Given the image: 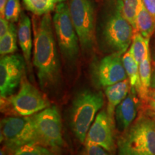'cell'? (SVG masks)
I'll use <instances>...</instances> for the list:
<instances>
[{
    "mask_svg": "<svg viewBox=\"0 0 155 155\" xmlns=\"http://www.w3.org/2000/svg\"><path fill=\"white\" fill-rule=\"evenodd\" d=\"M50 13L43 15L35 32L33 64L42 89L55 86L60 80V61Z\"/></svg>",
    "mask_w": 155,
    "mask_h": 155,
    "instance_id": "6da1fadb",
    "label": "cell"
},
{
    "mask_svg": "<svg viewBox=\"0 0 155 155\" xmlns=\"http://www.w3.org/2000/svg\"><path fill=\"white\" fill-rule=\"evenodd\" d=\"M134 32L122 14L121 0H116L103 12L98 23L97 38L100 47L107 53L124 54L131 44Z\"/></svg>",
    "mask_w": 155,
    "mask_h": 155,
    "instance_id": "7a4b0ae2",
    "label": "cell"
},
{
    "mask_svg": "<svg viewBox=\"0 0 155 155\" xmlns=\"http://www.w3.org/2000/svg\"><path fill=\"white\" fill-rule=\"evenodd\" d=\"M118 155H155V121L147 112L120 137Z\"/></svg>",
    "mask_w": 155,
    "mask_h": 155,
    "instance_id": "3957f363",
    "label": "cell"
},
{
    "mask_svg": "<svg viewBox=\"0 0 155 155\" xmlns=\"http://www.w3.org/2000/svg\"><path fill=\"white\" fill-rule=\"evenodd\" d=\"M104 98L102 92L83 90L73 99L70 111V124L75 137L85 143L87 134L96 114L103 107Z\"/></svg>",
    "mask_w": 155,
    "mask_h": 155,
    "instance_id": "277c9868",
    "label": "cell"
},
{
    "mask_svg": "<svg viewBox=\"0 0 155 155\" xmlns=\"http://www.w3.org/2000/svg\"><path fill=\"white\" fill-rule=\"evenodd\" d=\"M50 106L46 96L25 76L16 94L1 98V111L9 116H32Z\"/></svg>",
    "mask_w": 155,
    "mask_h": 155,
    "instance_id": "5b68a950",
    "label": "cell"
},
{
    "mask_svg": "<svg viewBox=\"0 0 155 155\" xmlns=\"http://www.w3.org/2000/svg\"><path fill=\"white\" fill-rule=\"evenodd\" d=\"M1 142L14 152L24 145L40 144L33 116H9L2 119Z\"/></svg>",
    "mask_w": 155,
    "mask_h": 155,
    "instance_id": "8992f818",
    "label": "cell"
},
{
    "mask_svg": "<svg viewBox=\"0 0 155 155\" xmlns=\"http://www.w3.org/2000/svg\"><path fill=\"white\" fill-rule=\"evenodd\" d=\"M53 22L62 55L70 63H74L79 55V39L68 4L61 2L56 6Z\"/></svg>",
    "mask_w": 155,
    "mask_h": 155,
    "instance_id": "52a82bcc",
    "label": "cell"
},
{
    "mask_svg": "<svg viewBox=\"0 0 155 155\" xmlns=\"http://www.w3.org/2000/svg\"><path fill=\"white\" fill-rule=\"evenodd\" d=\"M71 19L83 50L88 52L95 42L94 5L91 0H71L69 3Z\"/></svg>",
    "mask_w": 155,
    "mask_h": 155,
    "instance_id": "ba28073f",
    "label": "cell"
},
{
    "mask_svg": "<svg viewBox=\"0 0 155 155\" xmlns=\"http://www.w3.org/2000/svg\"><path fill=\"white\" fill-rule=\"evenodd\" d=\"M32 116L40 144L53 149L63 147L62 121L58 108L55 106H49Z\"/></svg>",
    "mask_w": 155,
    "mask_h": 155,
    "instance_id": "9c48e42d",
    "label": "cell"
},
{
    "mask_svg": "<svg viewBox=\"0 0 155 155\" xmlns=\"http://www.w3.org/2000/svg\"><path fill=\"white\" fill-rule=\"evenodd\" d=\"M121 53H109L91 67L93 81L98 87H107L128 78Z\"/></svg>",
    "mask_w": 155,
    "mask_h": 155,
    "instance_id": "30bf717a",
    "label": "cell"
},
{
    "mask_svg": "<svg viewBox=\"0 0 155 155\" xmlns=\"http://www.w3.org/2000/svg\"><path fill=\"white\" fill-rule=\"evenodd\" d=\"M25 58L19 54L2 56L0 61V96L5 98L14 94L25 77Z\"/></svg>",
    "mask_w": 155,
    "mask_h": 155,
    "instance_id": "8fae6325",
    "label": "cell"
},
{
    "mask_svg": "<svg viewBox=\"0 0 155 155\" xmlns=\"http://www.w3.org/2000/svg\"><path fill=\"white\" fill-rule=\"evenodd\" d=\"M113 127L114 121L107 112H99L89 129L85 142L98 145L108 152H112L114 148Z\"/></svg>",
    "mask_w": 155,
    "mask_h": 155,
    "instance_id": "7c38bea8",
    "label": "cell"
},
{
    "mask_svg": "<svg viewBox=\"0 0 155 155\" xmlns=\"http://www.w3.org/2000/svg\"><path fill=\"white\" fill-rule=\"evenodd\" d=\"M138 94L131 87L127 96L117 106L114 117L117 129L124 132L129 129L137 117L139 106V101L137 98Z\"/></svg>",
    "mask_w": 155,
    "mask_h": 155,
    "instance_id": "4fadbf2b",
    "label": "cell"
},
{
    "mask_svg": "<svg viewBox=\"0 0 155 155\" xmlns=\"http://www.w3.org/2000/svg\"><path fill=\"white\" fill-rule=\"evenodd\" d=\"M130 89L131 84L129 78L106 87L105 94L107 98L106 112L113 121L116 107L127 96Z\"/></svg>",
    "mask_w": 155,
    "mask_h": 155,
    "instance_id": "5bb4252c",
    "label": "cell"
},
{
    "mask_svg": "<svg viewBox=\"0 0 155 155\" xmlns=\"http://www.w3.org/2000/svg\"><path fill=\"white\" fill-rule=\"evenodd\" d=\"M17 38L27 65L30 66L32 49V30L30 19L24 12L21 13L19 17L17 28Z\"/></svg>",
    "mask_w": 155,
    "mask_h": 155,
    "instance_id": "9a60e30c",
    "label": "cell"
},
{
    "mask_svg": "<svg viewBox=\"0 0 155 155\" xmlns=\"http://www.w3.org/2000/svg\"><path fill=\"white\" fill-rule=\"evenodd\" d=\"M144 38H151L155 32V20L142 2L139 4L137 17V31Z\"/></svg>",
    "mask_w": 155,
    "mask_h": 155,
    "instance_id": "2e32d148",
    "label": "cell"
},
{
    "mask_svg": "<svg viewBox=\"0 0 155 155\" xmlns=\"http://www.w3.org/2000/svg\"><path fill=\"white\" fill-rule=\"evenodd\" d=\"M122 61H123L124 66L125 68L128 78L130 82L131 87L135 89L139 97L141 92V84L140 75H139V65L131 55L129 50H128L124 54L123 57H122Z\"/></svg>",
    "mask_w": 155,
    "mask_h": 155,
    "instance_id": "e0dca14e",
    "label": "cell"
},
{
    "mask_svg": "<svg viewBox=\"0 0 155 155\" xmlns=\"http://www.w3.org/2000/svg\"><path fill=\"white\" fill-rule=\"evenodd\" d=\"M151 51L147 52L143 61L139 64V75L141 84V92L140 99L148 101V93L151 86V77H152V67H151Z\"/></svg>",
    "mask_w": 155,
    "mask_h": 155,
    "instance_id": "ac0fdd59",
    "label": "cell"
},
{
    "mask_svg": "<svg viewBox=\"0 0 155 155\" xmlns=\"http://www.w3.org/2000/svg\"><path fill=\"white\" fill-rule=\"evenodd\" d=\"M150 38H144L138 32H135L134 34L129 50L139 65L143 61L147 52L150 50Z\"/></svg>",
    "mask_w": 155,
    "mask_h": 155,
    "instance_id": "d6986e66",
    "label": "cell"
},
{
    "mask_svg": "<svg viewBox=\"0 0 155 155\" xmlns=\"http://www.w3.org/2000/svg\"><path fill=\"white\" fill-rule=\"evenodd\" d=\"M17 29L14 23L10 22L8 32L0 38V53L5 56L15 53L17 50Z\"/></svg>",
    "mask_w": 155,
    "mask_h": 155,
    "instance_id": "ffe728a7",
    "label": "cell"
},
{
    "mask_svg": "<svg viewBox=\"0 0 155 155\" xmlns=\"http://www.w3.org/2000/svg\"><path fill=\"white\" fill-rule=\"evenodd\" d=\"M25 7L34 15L40 16L48 14L55 9V0H23Z\"/></svg>",
    "mask_w": 155,
    "mask_h": 155,
    "instance_id": "44dd1931",
    "label": "cell"
},
{
    "mask_svg": "<svg viewBox=\"0 0 155 155\" xmlns=\"http://www.w3.org/2000/svg\"><path fill=\"white\" fill-rule=\"evenodd\" d=\"M141 0H121V12L124 18L137 31V17Z\"/></svg>",
    "mask_w": 155,
    "mask_h": 155,
    "instance_id": "7402d4cb",
    "label": "cell"
},
{
    "mask_svg": "<svg viewBox=\"0 0 155 155\" xmlns=\"http://www.w3.org/2000/svg\"><path fill=\"white\" fill-rule=\"evenodd\" d=\"M14 155H55L49 149L40 144H28L15 151Z\"/></svg>",
    "mask_w": 155,
    "mask_h": 155,
    "instance_id": "603a6c76",
    "label": "cell"
},
{
    "mask_svg": "<svg viewBox=\"0 0 155 155\" xmlns=\"http://www.w3.org/2000/svg\"><path fill=\"white\" fill-rule=\"evenodd\" d=\"M21 6L19 0H8L5 9V17L9 22L15 23L19 20L21 15Z\"/></svg>",
    "mask_w": 155,
    "mask_h": 155,
    "instance_id": "cb8c5ba5",
    "label": "cell"
},
{
    "mask_svg": "<svg viewBox=\"0 0 155 155\" xmlns=\"http://www.w3.org/2000/svg\"><path fill=\"white\" fill-rule=\"evenodd\" d=\"M86 155H108L106 150L98 145L92 143L85 142Z\"/></svg>",
    "mask_w": 155,
    "mask_h": 155,
    "instance_id": "d4e9b609",
    "label": "cell"
},
{
    "mask_svg": "<svg viewBox=\"0 0 155 155\" xmlns=\"http://www.w3.org/2000/svg\"><path fill=\"white\" fill-rule=\"evenodd\" d=\"M10 22L5 17L0 18V38H2L8 32Z\"/></svg>",
    "mask_w": 155,
    "mask_h": 155,
    "instance_id": "484cf974",
    "label": "cell"
},
{
    "mask_svg": "<svg viewBox=\"0 0 155 155\" xmlns=\"http://www.w3.org/2000/svg\"><path fill=\"white\" fill-rule=\"evenodd\" d=\"M142 2L155 20V0H142Z\"/></svg>",
    "mask_w": 155,
    "mask_h": 155,
    "instance_id": "4316f807",
    "label": "cell"
},
{
    "mask_svg": "<svg viewBox=\"0 0 155 155\" xmlns=\"http://www.w3.org/2000/svg\"><path fill=\"white\" fill-rule=\"evenodd\" d=\"M7 1L8 0H0V14H1V17H4V15H5V9Z\"/></svg>",
    "mask_w": 155,
    "mask_h": 155,
    "instance_id": "83f0119b",
    "label": "cell"
},
{
    "mask_svg": "<svg viewBox=\"0 0 155 155\" xmlns=\"http://www.w3.org/2000/svg\"><path fill=\"white\" fill-rule=\"evenodd\" d=\"M155 101V88H150L148 93V101Z\"/></svg>",
    "mask_w": 155,
    "mask_h": 155,
    "instance_id": "f1b7e54d",
    "label": "cell"
},
{
    "mask_svg": "<svg viewBox=\"0 0 155 155\" xmlns=\"http://www.w3.org/2000/svg\"><path fill=\"white\" fill-rule=\"evenodd\" d=\"M151 51V57H152V60L155 63V39L154 40V42H153L152 48L150 49Z\"/></svg>",
    "mask_w": 155,
    "mask_h": 155,
    "instance_id": "f546056e",
    "label": "cell"
},
{
    "mask_svg": "<svg viewBox=\"0 0 155 155\" xmlns=\"http://www.w3.org/2000/svg\"><path fill=\"white\" fill-rule=\"evenodd\" d=\"M150 88H155V69L153 70L152 72V77H151V86Z\"/></svg>",
    "mask_w": 155,
    "mask_h": 155,
    "instance_id": "4dcf8cb0",
    "label": "cell"
},
{
    "mask_svg": "<svg viewBox=\"0 0 155 155\" xmlns=\"http://www.w3.org/2000/svg\"><path fill=\"white\" fill-rule=\"evenodd\" d=\"M148 106H149V108H150V109H151L152 111L155 112V101H154L149 100Z\"/></svg>",
    "mask_w": 155,
    "mask_h": 155,
    "instance_id": "1f68e13d",
    "label": "cell"
},
{
    "mask_svg": "<svg viewBox=\"0 0 155 155\" xmlns=\"http://www.w3.org/2000/svg\"><path fill=\"white\" fill-rule=\"evenodd\" d=\"M147 113L149 115H150V116H151V117H152V119H154V121H155V112L152 111V110L149 108L148 110H147Z\"/></svg>",
    "mask_w": 155,
    "mask_h": 155,
    "instance_id": "d6a6232c",
    "label": "cell"
},
{
    "mask_svg": "<svg viewBox=\"0 0 155 155\" xmlns=\"http://www.w3.org/2000/svg\"><path fill=\"white\" fill-rule=\"evenodd\" d=\"M66 1V0H55V3H61V2H63Z\"/></svg>",
    "mask_w": 155,
    "mask_h": 155,
    "instance_id": "836d02e7",
    "label": "cell"
}]
</instances>
